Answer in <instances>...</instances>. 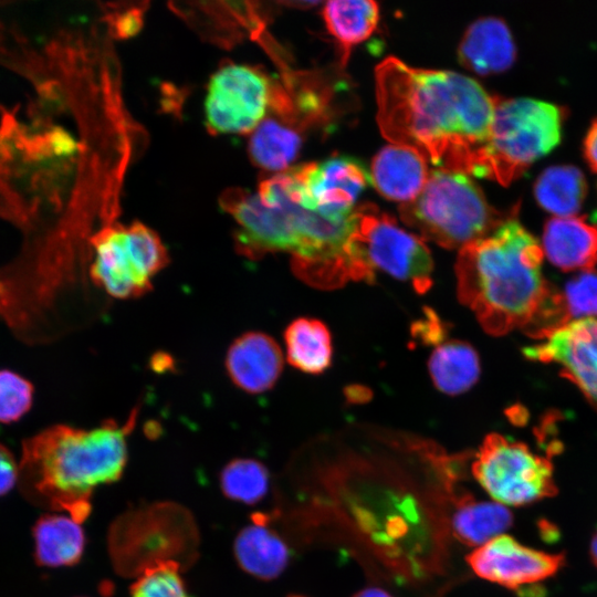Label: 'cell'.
<instances>
[{
	"label": "cell",
	"mask_w": 597,
	"mask_h": 597,
	"mask_svg": "<svg viewBox=\"0 0 597 597\" xmlns=\"http://www.w3.org/2000/svg\"><path fill=\"white\" fill-rule=\"evenodd\" d=\"M433 385L441 392L457 396L478 381L481 367L476 350L467 342L449 339L436 345L428 360Z\"/></svg>",
	"instance_id": "obj_20"
},
{
	"label": "cell",
	"mask_w": 597,
	"mask_h": 597,
	"mask_svg": "<svg viewBox=\"0 0 597 597\" xmlns=\"http://www.w3.org/2000/svg\"><path fill=\"white\" fill-rule=\"evenodd\" d=\"M583 146L587 164L597 174V118L593 121Z\"/></svg>",
	"instance_id": "obj_32"
},
{
	"label": "cell",
	"mask_w": 597,
	"mask_h": 597,
	"mask_svg": "<svg viewBox=\"0 0 597 597\" xmlns=\"http://www.w3.org/2000/svg\"><path fill=\"white\" fill-rule=\"evenodd\" d=\"M562 293L569 322L570 318L597 320V271H583L566 283Z\"/></svg>",
	"instance_id": "obj_29"
},
{
	"label": "cell",
	"mask_w": 597,
	"mask_h": 597,
	"mask_svg": "<svg viewBox=\"0 0 597 597\" xmlns=\"http://www.w3.org/2000/svg\"><path fill=\"white\" fill-rule=\"evenodd\" d=\"M289 597H304V596L292 595V596H289Z\"/></svg>",
	"instance_id": "obj_35"
},
{
	"label": "cell",
	"mask_w": 597,
	"mask_h": 597,
	"mask_svg": "<svg viewBox=\"0 0 597 597\" xmlns=\"http://www.w3.org/2000/svg\"><path fill=\"white\" fill-rule=\"evenodd\" d=\"M268 469L254 459H235L226 464L220 473V486L224 495L244 504L260 502L269 489Z\"/></svg>",
	"instance_id": "obj_26"
},
{
	"label": "cell",
	"mask_w": 597,
	"mask_h": 597,
	"mask_svg": "<svg viewBox=\"0 0 597 597\" xmlns=\"http://www.w3.org/2000/svg\"><path fill=\"white\" fill-rule=\"evenodd\" d=\"M286 358L294 368L307 374H321L332 363V336L320 320L300 317L284 332Z\"/></svg>",
	"instance_id": "obj_23"
},
{
	"label": "cell",
	"mask_w": 597,
	"mask_h": 597,
	"mask_svg": "<svg viewBox=\"0 0 597 597\" xmlns=\"http://www.w3.org/2000/svg\"><path fill=\"white\" fill-rule=\"evenodd\" d=\"M377 123L392 144L415 148L438 169L471 175L496 97L473 78L388 56L376 66Z\"/></svg>",
	"instance_id": "obj_1"
},
{
	"label": "cell",
	"mask_w": 597,
	"mask_h": 597,
	"mask_svg": "<svg viewBox=\"0 0 597 597\" xmlns=\"http://www.w3.org/2000/svg\"><path fill=\"white\" fill-rule=\"evenodd\" d=\"M130 597H191L178 566L174 562H160L147 567L130 588Z\"/></svg>",
	"instance_id": "obj_27"
},
{
	"label": "cell",
	"mask_w": 597,
	"mask_h": 597,
	"mask_svg": "<svg viewBox=\"0 0 597 597\" xmlns=\"http://www.w3.org/2000/svg\"><path fill=\"white\" fill-rule=\"evenodd\" d=\"M19 480V464L10 450L0 443V496L8 493Z\"/></svg>",
	"instance_id": "obj_31"
},
{
	"label": "cell",
	"mask_w": 597,
	"mask_h": 597,
	"mask_svg": "<svg viewBox=\"0 0 597 597\" xmlns=\"http://www.w3.org/2000/svg\"><path fill=\"white\" fill-rule=\"evenodd\" d=\"M234 556L245 573L270 580L285 569L290 553L279 534L260 520L245 526L237 535Z\"/></svg>",
	"instance_id": "obj_18"
},
{
	"label": "cell",
	"mask_w": 597,
	"mask_h": 597,
	"mask_svg": "<svg viewBox=\"0 0 597 597\" xmlns=\"http://www.w3.org/2000/svg\"><path fill=\"white\" fill-rule=\"evenodd\" d=\"M589 555L593 564L597 567V532L591 537L589 545Z\"/></svg>",
	"instance_id": "obj_34"
},
{
	"label": "cell",
	"mask_w": 597,
	"mask_h": 597,
	"mask_svg": "<svg viewBox=\"0 0 597 597\" xmlns=\"http://www.w3.org/2000/svg\"><path fill=\"white\" fill-rule=\"evenodd\" d=\"M280 176L293 201L333 220L348 218L356 208V199L370 184L366 166L348 156L303 164Z\"/></svg>",
	"instance_id": "obj_10"
},
{
	"label": "cell",
	"mask_w": 597,
	"mask_h": 597,
	"mask_svg": "<svg viewBox=\"0 0 597 597\" xmlns=\"http://www.w3.org/2000/svg\"><path fill=\"white\" fill-rule=\"evenodd\" d=\"M322 13L327 30L341 46L342 64H346L355 45L374 33L379 21V6L371 0L328 1Z\"/></svg>",
	"instance_id": "obj_22"
},
{
	"label": "cell",
	"mask_w": 597,
	"mask_h": 597,
	"mask_svg": "<svg viewBox=\"0 0 597 597\" xmlns=\"http://www.w3.org/2000/svg\"><path fill=\"white\" fill-rule=\"evenodd\" d=\"M467 562L479 577L517 589L555 575L564 566L565 556L527 547L502 534L472 551Z\"/></svg>",
	"instance_id": "obj_12"
},
{
	"label": "cell",
	"mask_w": 597,
	"mask_h": 597,
	"mask_svg": "<svg viewBox=\"0 0 597 597\" xmlns=\"http://www.w3.org/2000/svg\"><path fill=\"white\" fill-rule=\"evenodd\" d=\"M523 354L530 360L559 365L562 376L597 408V320L570 321Z\"/></svg>",
	"instance_id": "obj_13"
},
{
	"label": "cell",
	"mask_w": 597,
	"mask_h": 597,
	"mask_svg": "<svg viewBox=\"0 0 597 597\" xmlns=\"http://www.w3.org/2000/svg\"><path fill=\"white\" fill-rule=\"evenodd\" d=\"M460 64L479 74L509 70L516 59V48L507 24L500 18L475 20L467 29L458 48Z\"/></svg>",
	"instance_id": "obj_16"
},
{
	"label": "cell",
	"mask_w": 597,
	"mask_h": 597,
	"mask_svg": "<svg viewBox=\"0 0 597 597\" xmlns=\"http://www.w3.org/2000/svg\"><path fill=\"white\" fill-rule=\"evenodd\" d=\"M226 369L231 381L249 394L271 389L283 370L282 350L262 332H248L233 341L227 352Z\"/></svg>",
	"instance_id": "obj_14"
},
{
	"label": "cell",
	"mask_w": 597,
	"mask_h": 597,
	"mask_svg": "<svg viewBox=\"0 0 597 597\" xmlns=\"http://www.w3.org/2000/svg\"><path fill=\"white\" fill-rule=\"evenodd\" d=\"M399 212L421 239L449 250L491 234L511 214L490 206L469 175L438 168L430 171L420 195L401 205Z\"/></svg>",
	"instance_id": "obj_5"
},
{
	"label": "cell",
	"mask_w": 597,
	"mask_h": 597,
	"mask_svg": "<svg viewBox=\"0 0 597 597\" xmlns=\"http://www.w3.org/2000/svg\"><path fill=\"white\" fill-rule=\"evenodd\" d=\"M587 193L584 174L575 166L555 165L541 172L534 184L537 203L555 217L575 216Z\"/></svg>",
	"instance_id": "obj_24"
},
{
	"label": "cell",
	"mask_w": 597,
	"mask_h": 597,
	"mask_svg": "<svg viewBox=\"0 0 597 597\" xmlns=\"http://www.w3.org/2000/svg\"><path fill=\"white\" fill-rule=\"evenodd\" d=\"M352 597H392V596L379 587H366L357 591L356 594H354Z\"/></svg>",
	"instance_id": "obj_33"
},
{
	"label": "cell",
	"mask_w": 597,
	"mask_h": 597,
	"mask_svg": "<svg viewBox=\"0 0 597 597\" xmlns=\"http://www.w3.org/2000/svg\"><path fill=\"white\" fill-rule=\"evenodd\" d=\"M92 243L91 277L116 298H135L150 291L154 277L169 261L161 239L140 222L106 227Z\"/></svg>",
	"instance_id": "obj_7"
},
{
	"label": "cell",
	"mask_w": 597,
	"mask_h": 597,
	"mask_svg": "<svg viewBox=\"0 0 597 597\" xmlns=\"http://www.w3.org/2000/svg\"><path fill=\"white\" fill-rule=\"evenodd\" d=\"M136 413L119 425L46 428L22 443L19 483L33 504L67 512L77 522L91 511L94 489L118 480L127 462V436Z\"/></svg>",
	"instance_id": "obj_4"
},
{
	"label": "cell",
	"mask_w": 597,
	"mask_h": 597,
	"mask_svg": "<svg viewBox=\"0 0 597 597\" xmlns=\"http://www.w3.org/2000/svg\"><path fill=\"white\" fill-rule=\"evenodd\" d=\"M34 557L40 566L76 564L84 552L85 537L80 522L63 514L41 516L33 527Z\"/></svg>",
	"instance_id": "obj_19"
},
{
	"label": "cell",
	"mask_w": 597,
	"mask_h": 597,
	"mask_svg": "<svg viewBox=\"0 0 597 597\" xmlns=\"http://www.w3.org/2000/svg\"><path fill=\"white\" fill-rule=\"evenodd\" d=\"M542 249L563 271L593 270L597 263V224L579 216L553 217L544 226Z\"/></svg>",
	"instance_id": "obj_17"
},
{
	"label": "cell",
	"mask_w": 597,
	"mask_h": 597,
	"mask_svg": "<svg viewBox=\"0 0 597 597\" xmlns=\"http://www.w3.org/2000/svg\"><path fill=\"white\" fill-rule=\"evenodd\" d=\"M226 209L237 222V244L245 256L289 252L293 272L318 289L344 280L355 210L342 220L306 210L291 199L280 174L263 180L255 193L234 195Z\"/></svg>",
	"instance_id": "obj_3"
},
{
	"label": "cell",
	"mask_w": 597,
	"mask_h": 597,
	"mask_svg": "<svg viewBox=\"0 0 597 597\" xmlns=\"http://www.w3.org/2000/svg\"><path fill=\"white\" fill-rule=\"evenodd\" d=\"M369 174L370 184L383 197L404 205L420 195L430 170L415 148L391 144L374 157Z\"/></svg>",
	"instance_id": "obj_15"
},
{
	"label": "cell",
	"mask_w": 597,
	"mask_h": 597,
	"mask_svg": "<svg viewBox=\"0 0 597 597\" xmlns=\"http://www.w3.org/2000/svg\"><path fill=\"white\" fill-rule=\"evenodd\" d=\"M472 473L484 491L505 506L528 505L557 493L551 461L499 433L484 438Z\"/></svg>",
	"instance_id": "obj_9"
},
{
	"label": "cell",
	"mask_w": 597,
	"mask_h": 597,
	"mask_svg": "<svg viewBox=\"0 0 597 597\" xmlns=\"http://www.w3.org/2000/svg\"><path fill=\"white\" fill-rule=\"evenodd\" d=\"M565 113L553 103L530 97H496L489 136L471 176L510 185L562 137Z\"/></svg>",
	"instance_id": "obj_6"
},
{
	"label": "cell",
	"mask_w": 597,
	"mask_h": 597,
	"mask_svg": "<svg viewBox=\"0 0 597 597\" xmlns=\"http://www.w3.org/2000/svg\"><path fill=\"white\" fill-rule=\"evenodd\" d=\"M512 523L513 515L505 505L462 495L455 502L451 527L458 541L476 548L502 535Z\"/></svg>",
	"instance_id": "obj_21"
},
{
	"label": "cell",
	"mask_w": 597,
	"mask_h": 597,
	"mask_svg": "<svg viewBox=\"0 0 597 597\" xmlns=\"http://www.w3.org/2000/svg\"><path fill=\"white\" fill-rule=\"evenodd\" d=\"M515 214L459 250L457 294L488 334L520 328L545 339L569 318L563 293L542 273V247Z\"/></svg>",
	"instance_id": "obj_2"
},
{
	"label": "cell",
	"mask_w": 597,
	"mask_h": 597,
	"mask_svg": "<svg viewBox=\"0 0 597 597\" xmlns=\"http://www.w3.org/2000/svg\"><path fill=\"white\" fill-rule=\"evenodd\" d=\"M446 333L447 328L431 310H427L423 320L418 321L412 327V336L429 345L442 343Z\"/></svg>",
	"instance_id": "obj_30"
},
{
	"label": "cell",
	"mask_w": 597,
	"mask_h": 597,
	"mask_svg": "<svg viewBox=\"0 0 597 597\" xmlns=\"http://www.w3.org/2000/svg\"><path fill=\"white\" fill-rule=\"evenodd\" d=\"M298 133L275 119H264L250 138L249 151L255 165L266 170H286L296 158Z\"/></svg>",
	"instance_id": "obj_25"
},
{
	"label": "cell",
	"mask_w": 597,
	"mask_h": 597,
	"mask_svg": "<svg viewBox=\"0 0 597 597\" xmlns=\"http://www.w3.org/2000/svg\"><path fill=\"white\" fill-rule=\"evenodd\" d=\"M272 101L269 80L252 67L229 64L211 77L205 101L209 128L221 134L254 130Z\"/></svg>",
	"instance_id": "obj_11"
},
{
	"label": "cell",
	"mask_w": 597,
	"mask_h": 597,
	"mask_svg": "<svg viewBox=\"0 0 597 597\" xmlns=\"http://www.w3.org/2000/svg\"><path fill=\"white\" fill-rule=\"evenodd\" d=\"M348 248L374 276L380 270L409 283L419 294L432 286L433 260L423 239L402 229L394 217L374 205L356 207Z\"/></svg>",
	"instance_id": "obj_8"
},
{
	"label": "cell",
	"mask_w": 597,
	"mask_h": 597,
	"mask_svg": "<svg viewBox=\"0 0 597 597\" xmlns=\"http://www.w3.org/2000/svg\"><path fill=\"white\" fill-rule=\"evenodd\" d=\"M33 386L22 376L0 370V422L19 420L31 408Z\"/></svg>",
	"instance_id": "obj_28"
}]
</instances>
